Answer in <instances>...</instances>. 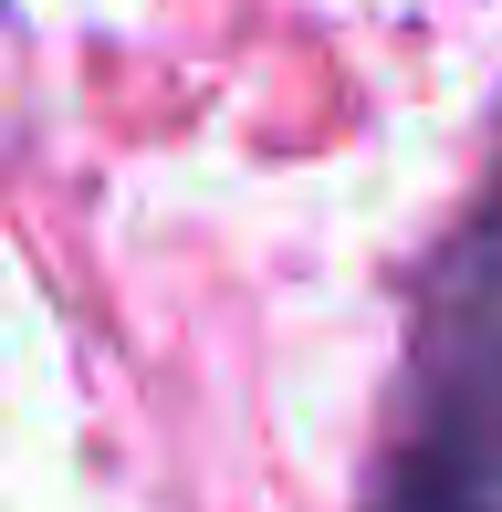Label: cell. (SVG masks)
Here are the masks:
<instances>
[{"mask_svg":"<svg viewBox=\"0 0 502 512\" xmlns=\"http://www.w3.org/2000/svg\"><path fill=\"white\" fill-rule=\"evenodd\" d=\"M377 512H502V178L419 283Z\"/></svg>","mask_w":502,"mask_h":512,"instance_id":"1","label":"cell"}]
</instances>
